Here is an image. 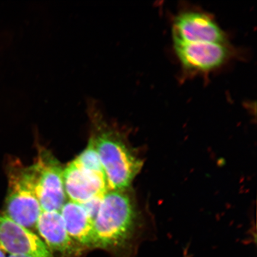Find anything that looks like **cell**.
I'll use <instances>...</instances> for the list:
<instances>
[{
	"label": "cell",
	"mask_w": 257,
	"mask_h": 257,
	"mask_svg": "<svg viewBox=\"0 0 257 257\" xmlns=\"http://www.w3.org/2000/svg\"><path fill=\"white\" fill-rule=\"evenodd\" d=\"M90 137L94 142L107 180L108 191L128 189L143 162L130 146L126 134L104 113L95 99L86 101Z\"/></svg>",
	"instance_id": "6da1fadb"
},
{
	"label": "cell",
	"mask_w": 257,
	"mask_h": 257,
	"mask_svg": "<svg viewBox=\"0 0 257 257\" xmlns=\"http://www.w3.org/2000/svg\"><path fill=\"white\" fill-rule=\"evenodd\" d=\"M140 221L136 200L128 189L107 191L94 220L97 248L117 250L128 248Z\"/></svg>",
	"instance_id": "7a4b0ae2"
},
{
	"label": "cell",
	"mask_w": 257,
	"mask_h": 257,
	"mask_svg": "<svg viewBox=\"0 0 257 257\" xmlns=\"http://www.w3.org/2000/svg\"><path fill=\"white\" fill-rule=\"evenodd\" d=\"M42 210L60 211L66 202L60 162L46 149H41L35 163L26 167Z\"/></svg>",
	"instance_id": "3957f363"
},
{
	"label": "cell",
	"mask_w": 257,
	"mask_h": 257,
	"mask_svg": "<svg viewBox=\"0 0 257 257\" xmlns=\"http://www.w3.org/2000/svg\"><path fill=\"white\" fill-rule=\"evenodd\" d=\"M8 192L5 215L32 231L36 228L42 209L34 191L26 167L13 163L8 170Z\"/></svg>",
	"instance_id": "277c9868"
},
{
	"label": "cell",
	"mask_w": 257,
	"mask_h": 257,
	"mask_svg": "<svg viewBox=\"0 0 257 257\" xmlns=\"http://www.w3.org/2000/svg\"><path fill=\"white\" fill-rule=\"evenodd\" d=\"M63 180L66 197L79 204L108 191L104 173L86 168L76 159L63 169Z\"/></svg>",
	"instance_id": "5b68a950"
},
{
	"label": "cell",
	"mask_w": 257,
	"mask_h": 257,
	"mask_svg": "<svg viewBox=\"0 0 257 257\" xmlns=\"http://www.w3.org/2000/svg\"><path fill=\"white\" fill-rule=\"evenodd\" d=\"M175 44L225 43L224 32L210 16L200 12H187L177 16L172 29Z\"/></svg>",
	"instance_id": "8992f818"
},
{
	"label": "cell",
	"mask_w": 257,
	"mask_h": 257,
	"mask_svg": "<svg viewBox=\"0 0 257 257\" xmlns=\"http://www.w3.org/2000/svg\"><path fill=\"white\" fill-rule=\"evenodd\" d=\"M0 245L11 255L54 257L36 234L3 214L0 216Z\"/></svg>",
	"instance_id": "52a82bcc"
},
{
	"label": "cell",
	"mask_w": 257,
	"mask_h": 257,
	"mask_svg": "<svg viewBox=\"0 0 257 257\" xmlns=\"http://www.w3.org/2000/svg\"><path fill=\"white\" fill-rule=\"evenodd\" d=\"M177 56L186 69L205 72L217 68L229 56L224 43H198L175 44Z\"/></svg>",
	"instance_id": "ba28073f"
},
{
	"label": "cell",
	"mask_w": 257,
	"mask_h": 257,
	"mask_svg": "<svg viewBox=\"0 0 257 257\" xmlns=\"http://www.w3.org/2000/svg\"><path fill=\"white\" fill-rule=\"evenodd\" d=\"M35 229L50 250L72 255L82 247L69 235L59 211H42Z\"/></svg>",
	"instance_id": "9c48e42d"
},
{
	"label": "cell",
	"mask_w": 257,
	"mask_h": 257,
	"mask_svg": "<svg viewBox=\"0 0 257 257\" xmlns=\"http://www.w3.org/2000/svg\"><path fill=\"white\" fill-rule=\"evenodd\" d=\"M66 229L71 238L80 246L97 248L94 221L82 205L68 201L60 211Z\"/></svg>",
	"instance_id": "30bf717a"
},
{
	"label": "cell",
	"mask_w": 257,
	"mask_h": 257,
	"mask_svg": "<svg viewBox=\"0 0 257 257\" xmlns=\"http://www.w3.org/2000/svg\"><path fill=\"white\" fill-rule=\"evenodd\" d=\"M75 159L85 168L105 174L94 142L91 138H89L86 149Z\"/></svg>",
	"instance_id": "8fae6325"
},
{
	"label": "cell",
	"mask_w": 257,
	"mask_h": 257,
	"mask_svg": "<svg viewBox=\"0 0 257 257\" xmlns=\"http://www.w3.org/2000/svg\"><path fill=\"white\" fill-rule=\"evenodd\" d=\"M104 195L96 196V197L86 201L85 203L80 204L93 221L94 220L96 215L98 213L99 208H100L102 199H103Z\"/></svg>",
	"instance_id": "7c38bea8"
},
{
	"label": "cell",
	"mask_w": 257,
	"mask_h": 257,
	"mask_svg": "<svg viewBox=\"0 0 257 257\" xmlns=\"http://www.w3.org/2000/svg\"><path fill=\"white\" fill-rule=\"evenodd\" d=\"M6 251L3 249L2 246L0 245V257H6Z\"/></svg>",
	"instance_id": "4fadbf2b"
},
{
	"label": "cell",
	"mask_w": 257,
	"mask_h": 257,
	"mask_svg": "<svg viewBox=\"0 0 257 257\" xmlns=\"http://www.w3.org/2000/svg\"><path fill=\"white\" fill-rule=\"evenodd\" d=\"M9 257H30V256H25V255H11Z\"/></svg>",
	"instance_id": "5bb4252c"
}]
</instances>
